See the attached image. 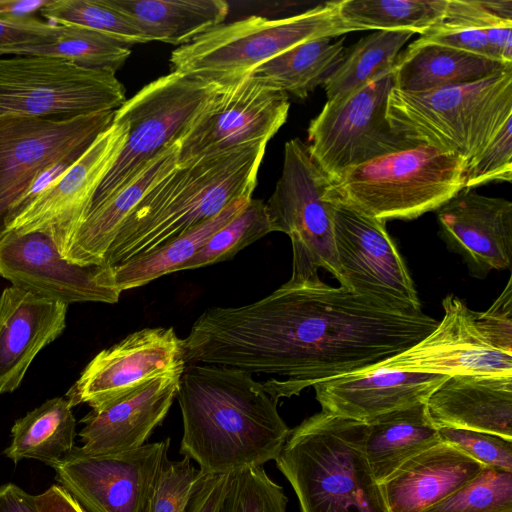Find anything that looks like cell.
Instances as JSON below:
<instances>
[{
	"instance_id": "44dd1931",
	"label": "cell",
	"mask_w": 512,
	"mask_h": 512,
	"mask_svg": "<svg viewBox=\"0 0 512 512\" xmlns=\"http://www.w3.org/2000/svg\"><path fill=\"white\" fill-rule=\"evenodd\" d=\"M182 372L162 375L132 392L96 408L80 422L85 454L104 455L135 450L166 417L176 398Z\"/></svg>"
},
{
	"instance_id": "836d02e7",
	"label": "cell",
	"mask_w": 512,
	"mask_h": 512,
	"mask_svg": "<svg viewBox=\"0 0 512 512\" xmlns=\"http://www.w3.org/2000/svg\"><path fill=\"white\" fill-rule=\"evenodd\" d=\"M414 34L410 30H378L347 48L344 60L323 84L327 100L353 92L391 69Z\"/></svg>"
},
{
	"instance_id": "603a6c76",
	"label": "cell",
	"mask_w": 512,
	"mask_h": 512,
	"mask_svg": "<svg viewBox=\"0 0 512 512\" xmlns=\"http://www.w3.org/2000/svg\"><path fill=\"white\" fill-rule=\"evenodd\" d=\"M68 304L15 286L0 295V395L22 382L37 354L66 327Z\"/></svg>"
},
{
	"instance_id": "cb8c5ba5",
	"label": "cell",
	"mask_w": 512,
	"mask_h": 512,
	"mask_svg": "<svg viewBox=\"0 0 512 512\" xmlns=\"http://www.w3.org/2000/svg\"><path fill=\"white\" fill-rule=\"evenodd\" d=\"M425 405L436 428L481 431L512 440V374L448 376Z\"/></svg>"
},
{
	"instance_id": "30bf717a",
	"label": "cell",
	"mask_w": 512,
	"mask_h": 512,
	"mask_svg": "<svg viewBox=\"0 0 512 512\" xmlns=\"http://www.w3.org/2000/svg\"><path fill=\"white\" fill-rule=\"evenodd\" d=\"M329 183L307 144L299 138L286 142L282 172L265 206L271 231L291 240L292 279L320 280L323 268L340 280L332 203L325 198Z\"/></svg>"
},
{
	"instance_id": "7c38bea8",
	"label": "cell",
	"mask_w": 512,
	"mask_h": 512,
	"mask_svg": "<svg viewBox=\"0 0 512 512\" xmlns=\"http://www.w3.org/2000/svg\"><path fill=\"white\" fill-rule=\"evenodd\" d=\"M286 93L264 87L248 75L221 84L179 143L177 166L267 141L286 122Z\"/></svg>"
},
{
	"instance_id": "1f68e13d",
	"label": "cell",
	"mask_w": 512,
	"mask_h": 512,
	"mask_svg": "<svg viewBox=\"0 0 512 512\" xmlns=\"http://www.w3.org/2000/svg\"><path fill=\"white\" fill-rule=\"evenodd\" d=\"M75 436L71 404L65 397H54L15 421L3 453L14 463L36 459L49 466L74 448Z\"/></svg>"
},
{
	"instance_id": "8992f818",
	"label": "cell",
	"mask_w": 512,
	"mask_h": 512,
	"mask_svg": "<svg viewBox=\"0 0 512 512\" xmlns=\"http://www.w3.org/2000/svg\"><path fill=\"white\" fill-rule=\"evenodd\" d=\"M466 162L417 144L346 169L330 180L325 198L387 221L435 211L465 186Z\"/></svg>"
},
{
	"instance_id": "484cf974",
	"label": "cell",
	"mask_w": 512,
	"mask_h": 512,
	"mask_svg": "<svg viewBox=\"0 0 512 512\" xmlns=\"http://www.w3.org/2000/svg\"><path fill=\"white\" fill-rule=\"evenodd\" d=\"M176 142L152 159L119 191L91 208L61 253L67 261L81 266H101L116 234L145 194L177 167Z\"/></svg>"
},
{
	"instance_id": "c3c4849f",
	"label": "cell",
	"mask_w": 512,
	"mask_h": 512,
	"mask_svg": "<svg viewBox=\"0 0 512 512\" xmlns=\"http://www.w3.org/2000/svg\"><path fill=\"white\" fill-rule=\"evenodd\" d=\"M229 474L207 475L186 512H215L226 489Z\"/></svg>"
},
{
	"instance_id": "ba28073f",
	"label": "cell",
	"mask_w": 512,
	"mask_h": 512,
	"mask_svg": "<svg viewBox=\"0 0 512 512\" xmlns=\"http://www.w3.org/2000/svg\"><path fill=\"white\" fill-rule=\"evenodd\" d=\"M220 86L205 78L171 71L126 99L115 110L113 121L127 123V140L91 208L123 188L152 159L178 142Z\"/></svg>"
},
{
	"instance_id": "60d3db41",
	"label": "cell",
	"mask_w": 512,
	"mask_h": 512,
	"mask_svg": "<svg viewBox=\"0 0 512 512\" xmlns=\"http://www.w3.org/2000/svg\"><path fill=\"white\" fill-rule=\"evenodd\" d=\"M441 442L449 444L484 466L512 471V440L466 429L437 428Z\"/></svg>"
},
{
	"instance_id": "d590c367",
	"label": "cell",
	"mask_w": 512,
	"mask_h": 512,
	"mask_svg": "<svg viewBox=\"0 0 512 512\" xmlns=\"http://www.w3.org/2000/svg\"><path fill=\"white\" fill-rule=\"evenodd\" d=\"M39 13L49 23L89 28L127 47L151 42L109 0H48Z\"/></svg>"
},
{
	"instance_id": "816d5d0a",
	"label": "cell",
	"mask_w": 512,
	"mask_h": 512,
	"mask_svg": "<svg viewBox=\"0 0 512 512\" xmlns=\"http://www.w3.org/2000/svg\"><path fill=\"white\" fill-rule=\"evenodd\" d=\"M48 0H0V17H27L40 11Z\"/></svg>"
},
{
	"instance_id": "d6a6232c",
	"label": "cell",
	"mask_w": 512,
	"mask_h": 512,
	"mask_svg": "<svg viewBox=\"0 0 512 512\" xmlns=\"http://www.w3.org/2000/svg\"><path fill=\"white\" fill-rule=\"evenodd\" d=\"M448 0H341L338 15L353 32L410 30L424 34L444 17Z\"/></svg>"
},
{
	"instance_id": "f1b7e54d",
	"label": "cell",
	"mask_w": 512,
	"mask_h": 512,
	"mask_svg": "<svg viewBox=\"0 0 512 512\" xmlns=\"http://www.w3.org/2000/svg\"><path fill=\"white\" fill-rule=\"evenodd\" d=\"M150 41L186 45L220 26L229 13L223 0H109Z\"/></svg>"
},
{
	"instance_id": "7bdbcfd3",
	"label": "cell",
	"mask_w": 512,
	"mask_h": 512,
	"mask_svg": "<svg viewBox=\"0 0 512 512\" xmlns=\"http://www.w3.org/2000/svg\"><path fill=\"white\" fill-rule=\"evenodd\" d=\"M440 25L482 30L512 26V0H448Z\"/></svg>"
},
{
	"instance_id": "74e56055",
	"label": "cell",
	"mask_w": 512,
	"mask_h": 512,
	"mask_svg": "<svg viewBox=\"0 0 512 512\" xmlns=\"http://www.w3.org/2000/svg\"><path fill=\"white\" fill-rule=\"evenodd\" d=\"M287 504L283 488L263 466H247L229 474L215 512H286Z\"/></svg>"
},
{
	"instance_id": "7dc6e473",
	"label": "cell",
	"mask_w": 512,
	"mask_h": 512,
	"mask_svg": "<svg viewBox=\"0 0 512 512\" xmlns=\"http://www.w3.org/2000/svg\"><path fill=\"white\" fill-rule=\"evenodd\" d=\"M86 150L73 152L41 170L14 203L9 222L29 206L41 193L54 185Z\"/></svg>"
},
{
	"instance_id": "4dcf8cb0",
	"label": "cell",
	"mask_w": 512,
	"mask_h": 512,
	"mask_svg": "<svg viewBox=\"0 0 512 512\" xmlns=\"http://www.w3.org/2000/svg\"><path fill=\"white\" fill-rule=\"evenodd\" d=\"M249 200L234 201L214 217L148 254L123 264L104 266L105 284L121 293L180 271L181 266L188 262L216 231L232 220Z\"/></svg>"
},
{
	"instance_id": "bcb514c9",
	"label": "cell",
	"mask_w": 512,
	"mask_h": 512,
	"mask_svg": "<svg viewBox=\"0 0 512 512\" xmlns=\"http://www.w3.org/2000/svg\"><path fill=\"white\" fill-rule=\"evenodd\" d=\"M418 40L451 47L487 59L500 61L489 44L486 33L482 30L447 27L437 24L422 34Z\"/></svg>"
},
{
	"instance_id": "4fadbf2b",
	"label": "cell",
	"mask_w": 512,
	"mask_h": 512,
	"mask_svg": "<svg viewBox=\"0 0 512 512\" xmlns=\"http://www.w3.org/2000/svg\"><path fill=\"white\" fill-rule=\"evenodd\" d=\"M114 112L0 120V239L14 203L36 175L67 155L86 150L112 124Z\"/></svg>"
},
{
	"instance_id": "3957f363",
	"label": "cell",
	"mask_w": 512,
	"mask_h": 512,
	"mask_svg": "<svg viewBox=\"0 0 512 512\" xmlns=\"http://www.w3.org/2000/svg\"><path fill=\"white\" fill-rule=\"evenodd\" d=\"M268 142L177 166L154 185L120 226L103 266L167 244L239 199H251Z\"/></svg>"
},
{
	"instance_id": "8d00e7d4",
	"label": "cell",
	"mask_w": 512,
	"mask_h": 512,
	"mask_svg": "<svg viewBox=\"0 0 512 512\" xmlns=\"http://www.w3.org/2000/svg\"><path fill=\"white\" fill-rule=\"evenodd\" d=\"M271 232L265 203L260 199L251 198L232 220L216 231L206 244L181 266L180 271L229 260L240 250Z\"/></svg>"
},
{
	"instance_id": "7a4b0ae2",
	"label": "cell",
	"mask_w": 512,
	"mask_h": 512,
	"mask_svg": "<svg viewBox=\"0 0 512 512\" xmlns=\"http://www.w3.org/2000/svg\"><path fill=\"white\" fill-rule=\"evenodd\" d=\"M176 398L183 421L179 452L207 475L275 460L291 432L278 401L241 369L188 363Z\"/></svg>"
},
{
	"instance_id": "f6af8a7d",
	"label": "cell",
	"mask_w": 512,
	"mask_h": 512,
	"mask_svg": "<svg viewBox=\"0 0 512 512\" xmlns=\"http://www.w3.org/2000/svg\"><path fill=\"white\" fill-rule=\"evenodd\" d=\"M63 25L42 21L34 16L0 17V56L10 55L17 48L51 41Z\"/></svg>"
},
{
	"instance_id": "52a82bcc",
	"label": "cell",
	"mask_w": 512,
	"mask_h": 512,
	"mask_svg": "<svg viewBox=\"0 0 512 512\" xmlns=\"http://www.w3.org/2000/svg\"><path fill=\"white\" fill-rule=\"evenodd\" d=\"M353 32L338 15V1L299 14L268 19L250 16L202 34L171 53L172 71L226 84L306 41Z\"/></svg>"
},
{
	"instance_id": "f907efd6",
	"label": "cell",
	"mask_w": 512,
	"mask_h": 512,
	"mask_svg": "<svg viewBox=\"0 0 512 512\" xmlns=\"http://www.w3.org/2000/svg\"><path fill=\"white\" fill-rule=\"evenodd\" d=\"M0 512H38L34 495L14 483L0 486Z\"/></svg>"
},
{
	"instance_id": "7402d4cb",
	"label": "cell",
	"mask_w": 512,
	"mask_h": 512,
	"mask_svg": "<svg viewBox=\"0 0 512 512\" xmlns=\"http://www.w3.org/2000/svg\"><path fill=\"white\" fill-rule=\"evenodd\" d=\"M447 375L376 366L316 383L322 411L366 422L387 412L425 402Z\"/></svg>"
},
{
	"instance_id": "4316f807",
	"label": "cell",
	"mask_w": 512,
	"mask_h": 512,
	"mask_svg": "<svg viewBox=\"0 0 512 512\" xmlns=\"http://www.w3.org/2000/svg\"><path fill=\"white\" fill-rule=\"evenodd\" d=\"M511 67L512 64L417 39L398 55L393 81L399 90L420 92L479 81Z\"/></svg>"
},
{
	"instance_id": "83f0119b",
	"label": "cell",
	"mask_w": 512,
	"mask_h": 512,
	"mask_svg": "<svg viewBox=\"0 0 512 512\" xmlns=\"http://www.w3.org/2000/svg\"><path fill=\"white\" fill-rule=\"evenodd\" d=\"M365 423V453L379 484L409 459L441 443L425 402L384 413Z\"/></svg>"
},
{
	"instance_id": "d4e9b609",
	"label": "cell",
	"mask_w": 512,
	"mask_h": 512,
	"mask_svg": "<svg viewBox=\"0 0 512 512\" xmlns=\"http://www.w3.org/2000/svg\"><path fill=\"white\" fill-rule=\"evenodd\" d=\"M484 467L441 442L409 459L380 484L388 512H423L469 483Z\"/></svg>"
},
{
	"instance_id": "d6986e66",
	"label": "cell",
	"mask_w": 512,
	"mask_h": 512,
	"mask_svg": "<svg viewBox=\"0 0 512 512\" xmlns=\"http://www.w3.org/2000/svg\"><path fill=\"white\" fill-rule=\"evenodd\" d=\"M436 328L406 351L379 366L409 372L452 375L512 374V354L491 346L473 321V310L455 295L442 300Z\"/></svg>"
},
{
	"instance_id": "277c9868",
	"label": "cell",
	"mask_w": 512,
	"mask_h": 512,
	"mask_svg": "<svg viewBox=\"0 0 512 512\" xmlns=\"http://www.w3.org/2000/svg\"><path fill=\"white\" fill-rule=\"evenodd\" d=\"M365 438V422L322 410L291 430L275 462L301 512H388Z\"/></svg>"
},
{
	"instance_id": "681fc988",
	"label": "cell",
	"mask_w": 512,
	"mask_h": 512,
	"mask_svg": "<svg viewBox=\"0 0 512 512\" xmlns=\"http://www.w3.org/2000/svg\"><path fill=\"white\" fill-rule=\"evenodd\" d=\"M38 512H84L81 506L60 485H51L34 495Z\"/></svg>"
},
{
	"instance_id": "ffe728a7",
	"label": "cell",
	"mask_w": 512,
	"mask_h": 512,
	"mask_svg": "<svg viewBox=\"0 0 512 512\" xmlns=\"http://www.w3.org/2000/svg\"><path fill=\"white\" fill-rule=\"evenodd\" d=\"M439 236L475 277L510 269L512 202L463 189L437 210Z\"/></svg>"
},
{
	"instance_id": "6da1fadb",
	"label": "cell",
	"mask_w": 512,
	"mask_h": 512,
	"mask_svg": "<svg viewBox=\"0 0 512 512\" xmlns=\"http://www.w3.org/2000/svg\"><path fill=\"white\" fill-rule=\"evenodd\" d=\"M437 325L422 310H399L343 286L290 278L256 302L205 310L183 348L186 363L271 375L262 384L278 401L372 369Z\"/></svg>"
},
{
	"instance_id": "5bb4252c",
	"label": "cell",
	"mask_w": 512,
	"mask_h": 512,
	"mask_svg": "<svg viewBox=\"0 0 512 512\" xmlns=\"http://www.w3.org/2000/svg\"><path fill=\"white\" fill-rule=\"evenodd\" d=\"M340 286L399 310H421L414 282L385 221L332 202Z\"/></svg>"
},
{
	"instance_id": "e575fe53",
	"label": "cell",
	"mask_w": 512,
	"mask_h": 512,
	"mask_svg": "<svg viewBox=\"0 0 512 512\" xmlns=\"http://www.w3.org/2000/svg\"><path fill=\"white\" fill-rule=\"evenodd\" d=\"M130 54L129 47L103 33L63 25L60 34L51 41L17 48L10 55L59 58L85 68L115 73Z\"/></svg>"
},
{
	"instance_id": "9c48e42d",
	"label": "cell",
	"mask_w": 512,
	"mask_h": 512,
	"mask_svg": "<svg viewBox=\"0 0 512 512\" xmlns=\"http://www.w3.org/2000/svg\"><path fill=\"white\" fill-rule=\"evenodd\" d=\"M125 88L115 73L43 56H0V120L115 111Z\"/></svg>"
},
{
	"instance_id": "f35d334b",
	"label": "cell",
	"mask_w": 512,
	"mask_h": 512,
	"mask_svg": "<svg viewBox=\"0 0 512 512\" xmlns=\"http://www.w3.org/2000/svg\"><path fill=\"white\" fill-rule=\"evenodd\" d=\"M423 512H512V471L485 466L469 483Z\"/></svg>"
},
{
	"instance_id": "9a60e30c",
	"label": "cell",
	"mask_w": 512,
	"mask_h": 512,
	"mask_svg": "<svg viewBox=\"0 0 512 512\" xmlns=\"http://www.w3.org/2000/svg\"><path fill=\"white\" fill-rule=\"evenodd\" d=\"M170 439L122 453L90 455L74 448L49 466L84 512H144Z\"/></svg>"
},
{
	"instance_id": "ee69618b",
	"label": "cell",
	"mask_w": 512,
	"mask_h": 512,
	"mask_svg": "<svg viewBox=\"0 0 512 512\" xmlns=\"http://www.w3.org/2000/svg\"><path fill=\"white\" fill-rule=\"evenodd\" d=\"M473 321L485 340L494 348L512 354V278L484 312L473 311Z\"/></svg>"
},
{
	"instance_id": "5b68a950",
	"label": "cell",
	"mask_w": 512,
	"mask_h": 512,
	"mask_svg": "<svg viewBox=\"0 0 512 512\" xmlns=\"http://www.w3.org/2000/svg\"><path fill=\"white\" fill-rule=\"evenodd\" d=\"M512 117V67L479 81L389 93L386 119L413 144L462 158L467 166Z\"/></svg>"
},
{
	"instance_id": "8fae6325",
	"label": "cell",
	"mask_w": 512,
	"mask_h": 512,
	"mask_svg": "<svg viewBox=\"0 0 512 512\" xmlns=\"http://www.w3.org/2000/svg\"><path fill=\"white\" fill-rule=\"evenodd\" d=\"M393 87L392 67L363 87L327 100L311 120L307 146L330 180L346 169L417 145L396 134L386 119Z\"/></svg>"
},
{
	"instance_id": "e0dca14e",
	"label": "cell",
	"mask_w": 512,
	"mask_h": 512,
	"mask_svg": "<svg viewBox=\"0 0 512 512\" xmlns=\"http://www.w3.org/2000/svg\"><path fill=\"white\" fill-rule=\"evenodd\" d=\"M183 339L172 327L144 328L99 352L69 388L72 407H99L162 375L183 372Z\"/></svg>"
},
{
	"instance_id": "ac0fdd59",
	"label": "cell",
	"mask_w": 512,
	"mask_h": 512,
	"mask_svg": "<svg viewBox=\"0 0 512 512\" xmlns=\"http://www.w3.org/2000/svg\"><path fill=\"white\" fill-rule=\"evenodd\" d=\"M103 266H81L64 259L45 233L7 232L0 239V276L12 286L61 301L118 302L120 292L105 285Z\"/></svg>"
},
{
	"instance_id": "b9f144b4",
	"label": "cell",
	"mask_w": 512,
	"mask_h": 512,
	"mask_svg": "<svg viewBox=\"0 0 512 512\" xmlns=\"http://www.w3.org/2000/svg\"><path fill=\"white\" fill-rule=\"evenodd\" d=\"M512 180V117L486 148L466 167L464 189L492 181Z\"/></svg>"
},
{
	"instance_id": "2e32d148",
	"label": "cell",
	"mask_w": 512,
	"mask_h": 512,
	"mask_svg": "<svg viewBox=\"0 0 512 512\" xmlns=\"http://www.w3.org/2000/svg\"><path fill=\"white\" fill-rule=\"evenodd\" d=\"M127 136V123L113 121L54 185L9 222L6 233L48 234L61 254L88 214Z\"/></svg>"
},
{
	"instance_id": "ab89813d",
	"label": "cell",
	"mask_w": 512,
	"mask_h": 512,
	"mask_svg": "<svg viewBox=\"0 0 512 512\" xmlns=\"http://www.w3.org/2000/svg\"><path fill=\"white\" fill-rule=\"evenodd\" d=\"M207 474L184 456L171 461L163 459L144 512H186Z\"/></svg>"
},
{
	"instance_id": "f546056e",
	"label": "cell",
	"mask_w": 512,
	"mask_h": 512,
	"mask_svg": "<svg viewBox=\"0 0 512 512\" xmlns=\"http://www.w3.org/2000/svg\"><path fill=\"white\" fill-rule=\"evenodd\" d=\"M323 37L303 42L253 69L248 76L264 87L304 99L344 60L345 38Z\"/></svg>"
}]
</instances>
